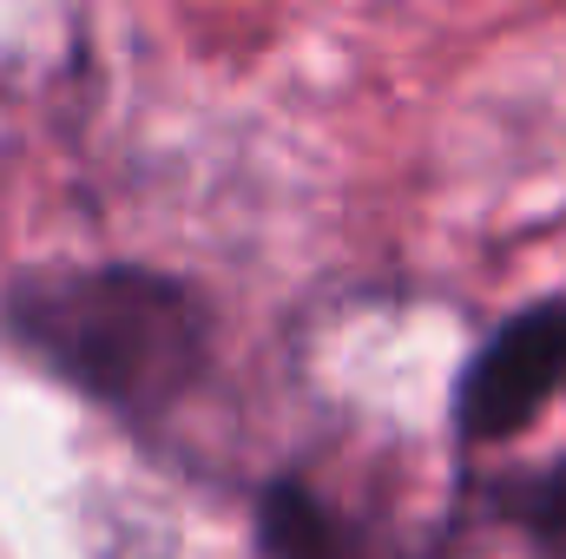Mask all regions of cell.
Masks as SVG:
<instances>
[{
    "label": "cell",
    "mask_w": 566,
    "mask_h": 559,
    "mask_svg": "<svg viewBox=\"0 0 566 559\" xmlns=\"http://www.w3.org/2000/svg\"><path fill=\"white\" fill-rule=\"evenodd\" d=\"M7 336L73 395L158 428L211 369V309L151 264H40L0 296Z\"/></svg>",
    "instance_id": "6da1fadb"
},
{
    "label": "cell",
    "mask_w": 566,
    "mask_h": 559,
    "mask_svg": "<svg viewBox=\"0 0 566 559\" xmlns=\"http://www.w3.org/2000/svg\"><path fill=\"white\" fill-rule=\"evenodd\" d=\"M566 395V289L521 303L501 329L481 336V349L454 376V441L461 447H494L534 428L547 402Z\"/></svg>",
    "instance_id": "7a4b0ae2"
},
{
    "label": "cell",
    "mask_w": 566,
    "mask_h": 559,
    "mask_svg": "<svg viewBox=\"0 0 566 559\" xmlns=\"http://www.w3.org/2000/svg\"><path fill=\"white\" fill-rule=\"evenodd\" d=\"M258 553L264 559H369L363 534L323 500L303 474H271L258 494Z\"/></svg>",
    "instance_id": "3957f363"
},
{
    "label": "cell",
    "mask_w": 566,
    "mask_h": 559,
    "mask_svg": "<svg viewBox=\"0 0 566 559\" xmlns=\"http://www.w3.org/2000/svg\"><path fill=\"white\" fill-rule=\"evenodd\" d=\"M481 507H488V520L527 534L547 559H566V454L547 467H521V474L488 481Z\"/></svg>",
    "instance_id": "277c9868"
}]
</instances>
